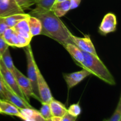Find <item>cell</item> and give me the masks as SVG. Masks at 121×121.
<instances>
[{
  "label": "cell",
  "instance_id": "obj_6",
  "mask_svg": "<svg viewBox=\"0 0 121 121\" xmlns=\"http://www.w3.org/2000/svg\"><path fill=\"white\" fill-rule=\"evenodd\" d=\"M37 87L40 102L50 103L53 99V97L49 86L47 85L39 67L37 69Z\"/></svg>",
  "mask_w": 121,
  "mask_h": 121
},
{
  "label": "cell",
  "instance_id": "obj_16",
  "mask_svg": "<svg viewBox=\"0 0 121 121\" xmlns=\"http://www.w3.org/2000/svg\"><path fill=\"white\" fill-rule=\"evenodd\" d=\"M15 31L20 35L24 37L27 39L31 41L32 37L30 31L29 26L28 24V18L25 19L20 21L18 24H17L14 27H13Z\"/></svg>",
  "mask_w": 121,
  "mask_h": 121
},
{
  "label": "cell",
  "instance_id": "obj_18",
  "mask_svg": "<svg viewBox=\"0 0 121 121\" xmlns=\"http://www.w3.org/2000/svg\"><path fill=\"white\" fill-rule=\"evenodd\" d=\"M28 24L31 34L33 37L41 34L42 31V25L39 18L30 15L28 18Z\"/></svg>",
  "mask_w": 121,
  "mask_h": 121
},
{
  "label": "cell",
  "instance_id": "obj_26",
  "mask_svg": "<svg viewBox=\"0 0 121 121\" xmlns=\"http://www.w3.org/2000/svg\"><path fill=\"white\" fill-rule=\"evenodd\" d=\"M7 90V87L6 85L4 82L3 79L0 73V99H5V95L6 91Z\"/></svg>",
  "mask_w": 121,
  "mask_h": 121
},
{
  "label": "cell",
  "instance_id": "obj_8",
  "mask_svg": "<svg viewBox=\"0 0 121 121\" xmlns=\"http://www.w3.org/2000/svg\"><path fill=\"white\" fill-rule=\"evenodd\" d=\"M117 27V18L116 15L109 13L104 16L99 28V33L102 35L115 31Z\"/></svg>",
  "mask_w": 121,
  "mask_h": 121
},
{
  "label": "cell",
  "instance_id": "obj_23",
  "mask_svg": "<svg viewBox=\"0 0 121 121\" xmlns=\"http://www.w3.org/2000/svg\"><path fill=\"white\" fill-rule=\"evenodd\" d=\"M121 120V96H120L119 101L114 112L109 119L106 121H120Z\"/></svg>",
  "mask_w": 121,
  "mask_h": 121
},
{
  "label": "cell",
  "instance_id": "obj_27",
  "mask_svg": "<svg viewBox=\"0 0 121 121\" xmlns=\"http://www.w3.org/2000/svg\"><path fill=\"white\" fill-rule=\"evenodd\" d=\"M9 46L7 44V43L4 41L1 35H0V59H1L2 55L4 53L7 48H8Z\"/></svg>",
  "mask_w": 121,
  "mask_h": 121
},
{
  "label": "cell",
  "instance_id": "obj_5",
  "mask_svg": "<svg viewBox=\"0 0 121 121\" xmlns=\"http://www.w3.org/2000/svg\"><path fill=\"white\" fill-rule=\"evenodd\" d=\"M13 73H14L18 85L24 95L26 100L30 102V98H34L35 99V96L33 92L31 84L29 79L24 74H22L16 67Z\"/></svg>",
  "mask_w": 121,
  "mask_h": 121
},
{
  "label": "cell",
  "instance_id": "obj_2",
  "mask_svg": "<svg viewBox=\"0 0 121 121\" xmlns=\"http://www.w3.org/2000/svg\"><path fill=\"white\" fill-rule=\"evenodd\" d=\"M83 54L84 55V61L79 65L80 67L87 70L91 74L96 76L109 85L112 86L116 85L114 77L98 56L85 52H83Z\"/></svg>",
  "mask_w": 121,
  "mask_h": 121
},
{
  "label": "cell",
  "instance_id": "obj_9",
  "mask_svg": "<svg viewBox=\"0 0 121 121\" xmlns=\"http://www.w3.org/2000/svg\"><path fill=\"white\" fill-rule=\"evenodd\" d=\"M23 13L15 0H0V17Z\"/></svg>",
  "mask_w": 121,
  "mask_h": 121
},
{
  "label": "cell",
  "instance_id": "obj_22",
  "mask_svg": "<svg viewBox=\"0 0 121 121\" xmlns=\"http://www.w3.org/2000/svg\"><path fill=\"white\" fill-rule=\"evenodd\" d=\"M40 112L45 121H50L51 118L53 117L49 103L41 102V107L40 108Z\"/></svg>",
  "mask_w": 121,
  "mask_h": 121
},
{
  "label": "cell",
  "instance_id": "obj_24",
  "mask_svg": "<svg viewBox=\"0 0 121 121\" xmlns=\"http://www.w3.org/2000/svg\"><path fill=\"white\" fill-rule=\"evenodd\" d=\"M67 112L69 114L76 117H79L82 112L81 108H80V105H79V103H77V104L70 105L69 107V108L67 109Z\"/></svg>",
  "mask_w": 121,
  "mask_h": 121
},
{
  "label": "cell",
  "instance_id": "obj_1",
  "mask_svg": "<svg viewBox=\"0 0 121 121\" xmlns=\"http://www.w3.org/2000/svg\"><path fill=\"white\" fill-rule=\"evenodd\" d=\"M31 16H34L40 20L42 25L41 35H44L48 37L65 46L69 43H73L71 39V32L66 25L57 17L52 10L34 8L29 13Z\"/></svg>",
  "mask_w": 121,
  "mask_h": 121
},
{
  "label": "cell",
  "instance_id": "obj_15",
  "mask_svg": "<svg viewBox=\"0 0 121 121\" xmlns=\"http://www.w3.org/2000/svg\"><path fill=\"white\" fill-rule=\"evenodd\" d=\"M0 108L2 113L8 115L20 117V112L18 108L9 102L4 99H0Z\"/></svg>",
  "mask_w": 121,
  "mask_h": 121
},
{
  "label": "cell",
  "instance_id": "obj_21",
  "mask_svg": "<svg viewBox=\"0 0 121 121\" xmlns=\"http://www.w3.org/2000/svg\"><path fill=\"white\" fill-rule=\"evenodd\" d=\"M35 8L38 9L50 10L55 2L56 0H33Z\"/></svg>",
  "mask_w": 121,
  "mask_h": 121
},
{
  "label": "cell",
  "instance_id": "obj_17",
  "mask_svg": "<svg viewBox=\"0 0 121 121\" xmlns=\"http://www.w3.org/2000/svg\"><path fill=\"white\" fill-rule=\"evenodd\" d=\"M49 104L53 117L62 118L67 112L66 106L60 101L56 100L54 98L50 102Z\"/></svg>",
  "mask_w": 121,
  "mask_h": 121
},
{
  "label": "cell",
  "instance_id": "obj_32",
  "mask_svg": "<svg viewBox=\"0 0 121 121\" xmlns=\"http://www.w3.org/2000/svg\"><path fill=\"white\" fill-rule=\"evenodd\" d=\"M66 1V0H56L55 2H54V3H57V2H62V1Z\"/></svg>",
  "mask_w": 121,
  "mask_h": 121
},
{
  "label": "cell",
  "instance_id": "obj_12",
  "mask_svg": "<svg viewBox=\"0 0 121 121\" xmlns=\"http://www.w3.org/2000/svg\"><path fill=\"white\" fill-rule=\"evenodd\" d=\"M20 117L26 121H45L40 111L34 108H18Z\"/></svg>",
  "mask_w": 121,
  "mask_h": 121
},
{
  "label": "cell",
  "instance_id": "obj_4",
  "mask_svg": "<svg viewBox=\"0 0 121 121\" xmlns=\"http://www.w3.org/2000/svg\"><path fill=\"white\" fill-rule=\"evenodd\" d=\"M0 73L5 84L6 85V86L12 92L15 93L17 95L19 96L24 100H27L18 85L14 73L11 71L9 70L8 69H7V67L5 66L1 59H0Z\"/></svg>",
  "mask_w": 121,
  "mask_h": 121
},
{
  "label": "cell",
  "instance_id": "obj_7",
  "mask_svg": "<svg viewBox=\"0 0 121 121\" xmlns=\"http://www.w3.org/2000/svg\"><path fill=\"white\" fill-rule=\"evenodd\" d=\"M70 37L73 43L78 46L82 51L98 56L95 47L89 35H86L83 37H79L71 34Z\"/></svg>",
  "mask_w": 121,
  "mask_h": 121
},
{
  "label": "cell",
  "instance_id": "obj_29",
  "mask_svg": "<svg viewBox=\"0 0 121 121\" xmlns=\"http://www.w3.org/2000/svg\"><path fill=\"white\" fill-rule=\"evenodd\" d=\"M78 117H74L72 115L69 114L68 112H66L63 117L61 118V121H75Z\"/></svg>",
  "mask_w": 121,
  "mask_h": 121
},
{
  "label": "cell",
  "instance_id": "obj_20",
  "mask_svg": "<svg viewBox=\"0 0 121 121\" xmlns=\"http://www.w3.org/2000/svg\"><path fill=\"white\" fill-rule=\"evenodd\" d=\"M1 60L4 63L5 66L7 67V69H8L12 72H13V71L15 69V66L14 65V62H13V59H12L10 52H9V47L7 48L4 53H3Z\"/></svg>",
  "mask_w": 121,
  "mask_h": 121
},
{
  "label": "cell",
  "instance_id": "obj_3",
  "mask_svg": "<svg viewBox=\"0 0 121 121\" xmlns=\"http://www.w3.org/2000/svg\"><path fill=\"white\" fill-rule=\"evenodd\" d=\"M24 47V52L26 53L27 63V74H28L27 78L29 79L31 84L32 88H33V92L35 96V99L40 102L37 87L38 66L35 63V59L33 56L31 46H30V44H28V46Z\"/></svg>",
  "mask_w": 121,
  "mask_h": 121
},
{
  "label": "cell",
  "instance_id": "obj_28",
  "mask_svg": "<svg viewBox=\"0 0 121 121\" xmlns=\"http://www.w3.org/2000/svg\"><path fill=\"white\" fill-rule=\"evenodd\" d=\"M8 28V26L5 21L4 18L0 17V35H2L4 32Z\"/></svg>",
  "mask_w": 121,
  "mask_h": 121
},
{
  "label": "cell",
  "instance_id": "obj_31",
  "mask_svg": "<svg viewBox=\"0 0 121 121\" xmlns=\"http://www.w3.org/2000/svg\"><path fill=\"white\" fill-rule=\"evenodd\" d=\"M51 121H61V118L57 117H52L50 119Z\"/></svg>",
  "mask_w": 121,
  "mask_h": 121
},
{
  "label": "cell",
  "instance_id": "obj_30",
  "mask_svg": "<svg viewBox=\"0 0 121 121\" xmlns=\"http://www.w3.org/2000/svg\"><path fill=\"white\" fill-rule=\"evenodd\" d=\"M70 9H73L79 7L82 0H70Z\"/></svg>",
  "mask_w": 121,
  "mask_h": 121
},
{
  "label": "cell",
  "instance_id": "obj_25",
  "mask_svg": "<svg viewBox=\"0 0 121 121\" xmlns=\"http://www.w3.org/2000/svg\"><path fill=\"white\" fill-rule=\"evenodd\" d=\"M18 5L23 11L29 9L30 7L34 5L33 0H15Z\"/></svg>",
  "mask_w": 121,
  "mask_h": 121
},
{
  "label": "cell",
  "instance_id": "obj_14",
  "mask_svg": "<svg viewBox=\"0 0 121 121\" xmlns=\"http://www.w3.org/2000/svg\"><path fill=\"white\" fill-rule=\"evenodd\" d=\"M50 10L58 17H61L70 10V1L66 0L62 2L54 3L51 8Z\"/></svg>",
  "mask_w": 121,
  "mask_h": 121
},
{
  "label": "cell",
  "instance_id": "obj_19",
  "mask_svg": "<svg viewBox=\"0 0 121 121\" xmlns=\"http://www.w3.org/2000/svg\"><path fill=\"white\" fill-rule=\"evenodd\" d=\"M30 16V15L29 14L23 13L13 14V15H9V16L5 17L4 18L5 21L8 27L12 28V27H14L20 21L25 20V19L28 18Z\"/></svg>",
  "mask_w": 121,
  "mask_h": 121
},
{
  "label": "cell",
  "instance_id": "obj_10",
  "mask_svg": "<svg viewBox=\"0 0 121 121\" xmlns=\"http://www.w3.org/2000/svg\"><path fill=\"white\" fill-rule=\"evenodd\" d=\"M91 74V73L87 70L83 68L82 70L78 72L63 74V78L67 83V87L69 89H70L76 86L86 77L89 76Z\"/></svg>",
  "mask_w": 121,
  "mask_h": 121
},
{
  "label": "cell",
  "instance_id": "obj_11",
  "mask_svg": "<svg viewBox=\"0 0 121 121\" xmlns=\"http://www.w3.org/2000/svg\"><path fill=\"white\" fill-rule=\"evenodd\" d=\"M4 100L11 102L18 108H33V106L30 104V102L17 95L8 87L5 95Z\"/></svg>",
  "mask_w": 121,
  "mask_h": 121
},
{
  "label": "cell",
  "instance_id": "obj_33",
  "mask_svg": "<svg viewBox=\"0 0 121 121\" xmlns=\"http://www.w3.org/2000/svg\"><path fill=\"white\" fill-rule=\"evenodd\" d=\"M0 113H2V111H1V108H0Z\"/></svg>",
  "mask_w": 121,
  "mask_h": 121
},
{
  "label": "cell",
  "instance_id": "obj_13",
  "mask_svg": "<svg viewBox=\"0 0 121 121\" xmlns=\"http://www.w3.org/2000/svg\"><path fill=\"white\" fill-rule=\"evenodd\" d=\"M63 47L70 54L78 65H80L83 62L84 55L83 54V52L74 43H69L63 46Z\"/></svg>",
  "mask_w": 121,
  "mask_h": 121
}]
</instances>
